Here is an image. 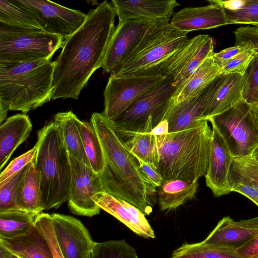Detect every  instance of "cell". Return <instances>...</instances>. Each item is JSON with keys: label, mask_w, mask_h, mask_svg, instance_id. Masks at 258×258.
<instances>
[{"label": "cell", "mask_w": 258, "mask_h": 258, "mask_svg": "<svg viewBox=\"0 0 258 258\" xmlns=\"http://www.w3.org/2000/svg\"><path fill=\"white\" fill-rule=\"evenodd\" d=\"M87 15L81 27L65 39L55 61L51 100L78 99L92 75L101 68L116 15L111 3L107 1Z\"/></svg>", "instance_id": "1"}, {"label": "cell", "mask_w": 258, "mask_h": 258, "mask_svg": "<svg viewBox=\"0 0 258 258\" xmlns=\"http://www.w3.org/2000/svg\"><path fill=\"white\" fill-rule=\"evenodd\" d=\"M92 124L103 151L105 167L100 175L103 188L118 199L134 205L144 214L152 211L151 197L155 187L140 170L135 157L123 145L112 122L103 113L91 115Z\"/></svg>", "instance_id": "2"}, {"label": "cell", "mask_w": 258, "mask_h": 258, "mask_svg": "<svg viewBox=\"0 0 258 258\" xmlns=\"http://www.w3.org/2000/svg\"><path fill=\"white\" fill-rule=\"evenodd\" d=\"M55 61L0 60V123L9 110L26 113L51 100Z\"/></svg>", "instance_id": "3"}, {"label": "cell", "mask_w": 258, "mask_h": 258, "mask_svg": "<svg viewBox=\"0 0 258 258\" xmlns=\"http://www.w3.org/2000/svg\"><path fill=\"white\" fill-rule=\"evenodd\" d=\"M204 120L195 126L156 136L158 170L163 180H198L208 169L212 129Z\"/></svg>", "instance_id": "4"}, {"label": "cell", "mask_w": 258, "mask_h": 258, "mask_svg": "<svg viewBox=\"0 0 258 258\" xmlns=\"http://www.w3.org/2000/svg\"><path fill=\"white\" fill-rule=\"evenodd\" d=\"M36 144L35 167L40 179L43 210L57 209L68 202L70 196L69 154L53 121L37 132Z\"/></svg>", "instance_id": "5"}, {"label": "cell", "mask_w": 258, "mask_h": 258, "mask_svg": "<svg viewBox=\"0 0 258 258\" xmlns=\"http://www.w3.org/2000/svg\"><path fill=\"white\" fill-rule=\"evenodd\" d=\"M170 22L152 27L121 68L112 76L122 77L162 76L169 57L188 39Z\"/></svg>", "instance_id": "6"}, {"label": "cell", "mask_w": 258, "mask_h": 258, "mask_svg": "<svg viewBox=\"0 0 258 258\" xmlns=\"http://www.w3.org/2000/svg\"><path fill=\"white\" fill-rule=\"evenodd\" d=\"M63 44L62 37L42 29L24 28L0 23V60L28 62L51 59Z\"/></svg>", "instance_id": "7"}, {"label": "cell", "mask_w": 258, "mask_h": 258, "mask_svg": "<svg viewBox=\"0 0 258 258\" xmlns=\"http://www.w3.org/2000/svg\"><path fill=\"white\" fill-rule=\"evenodd\" d=\"M208 121L217 129L235 158L250 156L258 145L254 107L243 99Z\"/></svg>", "instance_id": "8"}, {"label": "cell", "mask_w": 258, "mask_h": 258, "mask_svg": "<svg viewBox=\"0 0 258 258\" xmlns=\"http://www.w3.org/2000/svg\"><path fill=\"white\" fill-rule=\"evenodd\" d=\"M160 22H164L119 20L114 28L101 66L103 73L114 74L138 46L149 30Z\"/></svg>", "instance_id": "9"}, {"label": "cell", "mask_w": 258, "mask_h": 258, "mask_svg": "<svg viewBox=\"0 0 258 258\" xmlns=\"http://www.w3.org/2000/svg\"><path fill=\"white\" fill-rule=\"evenodd\" d=\"M166 77H122L110 75L104 91L102 112L110 121L119 116L136 100Z\"/></svg>", "instance_id": "10"}, {"label": "cell", "mask_w": 258, "mask_h": 258, "mask_svg": "<svg viewBox=\"0 0 258 258\" xmlns=\"http://www.w3.org/2000/svg\"><path fill=\"white\" fill-rule=\"evenodd\" d=\"M69 158L71 187L68 205L70 211L78 216L92 217L99 214L101 209L92 197L104 191L100 175L70 155Z\"/></svg>", "instance_id": "11"}, {"label": "cell", "mask_w": 258, "mask_h": 258, "mask_svg": "<svg viewBox=\"0 0 258 258\" xmlns=\"http://www.w3.org/2000/svg\"><path fill=\"white\" fill-rule=\"evenodd\" d=\"M171 78H166L139 97L115 120V129L132 131L144 125L159 107L171 98L177 87Z\"/></svg>", "instance_id": "12"}, {"label": "cell", "mask_w": 258, "mask_h": 258, "mask_svg": "<svg viewBox=\"0 0 258 258\" xmlns=\"http://www.w3.org/2000/svg\"><path fill=\"white\" fill-rule=\"evenodd\" d=\"M36 17L46 32L67 39L85 22L87 15L47 0H19Z\"/></svg>", "instance_id": "13"}, {"label": "cell", "mask_w": 258, "mask_h": 258, "mask_svg": "<svg viewBox=\"0 0 258 258\" xmlns=\"http://www.w3.org/2000/svg\"><path fill=\"white\" fill-rule=\"evenodd\" d=\"M214 53L213 40L210 36L200 34L188 38L168 59L161 75L172 78L178 85Z\"/></svg>", "instance_id": "14"}, {"label": "cell", "mask_w": 258, "mask_h": 258, "mask_svg": "<svg viewBox=\"0 0 258 258\" xmlns=\"http://www.w3.org/2000/svg\"><path fill=\"white\" fill-rule=\"evenodd\" d=\"M52 224L64 258H90L95 242L78 219L68 215L51 214Z\"/></svg>", "instance_id": "15"}, {"label": "cell", "mask_w": 258, "mask_h": 258, "mask_svg": "<svg viewBox=\"0 0 258 258\" xmlns=\"http://www.w3.org/2000/svg\"><path fill=\"white\" fill-rule=\"evenodd\" d=\"M243 75L228 74L217 76L204 91V120L234 106L242 99Z\"/></svg>", "instance_id": "16"}, {"label": "cell", "mask_w": 258, "mask_h": 258, "mask_svg": "<svg viewBox=\"0 0 258 258\" xmlns=\"http://www.w3.org/2000/svg\"><path fill=\"white\" fill-rule=\"evenodd\" d=\"M204 91L198 95L177 103L170 98L152 116L153 128L160 121L166 120L168 133H173L195 126L204 121Z\"/></svg>", "instance_id": "17"}, {"label": "cell", "mask_w": 258, "mask_h": 258, "mask_svg": "<svg viewBox=\"0 0 258 258\" xmlns=\"http://www.w3.org/2000/svg\"><path fill=\"white\" fill-rule=\"evenodd\" d=\"M212 138L209 165L205 176L207 186L219 197L231 192L229 181L230 169L234 157L215 127Z\"/></svg>", "instance_id": "18"}, {"label": "cell", "mask_w": 258, "mask_h": 258, "mask_svg": "<svg viewBox=\"0 0 258 258\" xmlns=\"http://www.w3.org/2000/svg\"><path fill=\"white\" fill-rule=\"evenodd\" d=\"M258 233V216L236 221L224 217L201 242L205 245L235 250Z\"/></svg>", "instance_id": "19"}, {"label": "cell", "mask_w": 258, "mask_h": 258, "mask_svg": "<svg viewBox=\"0 0 258 258\" xmlns=\"http://www.w3.org/2000/svg\"><path fill=\"white\" fill-rule=\"evenodd\" d=\"M92 199L101 209L124 224L134 233L146 238H154L155 233L142 211L124 200L106 192L94 195Z\"/></svg>", "instance_id": "20"}, {"label": "cell", "mask_w": 258, "mask_h": 258, "mask_svg": "<svg viewBox=\"0 0 258 258\" xmlns=\"http://www.w3.org/2000/svg\"><path fill=\"white\" fill-rule=\"evenodd\" d=\"M209 5L187 7L175 13L169 23L184 32L215 28L227 25L224 9L218 0H209Z\"/></svg>", "instance_id": "21"}, {"label": "cell", "mask_w": 258, "mask_h": 258, "mask_svg": "<svg viewBox=\"0 0 258 258\" xmlns=\"http://www.w3.org/2000/svg\"><path fill=\"white\" fill-rule=\"evenodd\" d=\"M119 20L168 22L180 6L175 0H134L111 1Z\"/></svg>", "instance_id": "22"}, {"label": "cell", "mask_w": 258, "mask_h": 258, "mask_svg": "<svg viewBox=\"0 0 258 258\" xmlns=\"http://www.w3.org/2000/svg\"><path fill=\"white\" fill-rule=\"evenodd\" d=\"M152 128V116H150L144 125L136 130H114L123 145L136 159L157 168L159 149L156 136L151 134Z\"/></svg>", "instance_id": "23"}, {"label": "cell", "mask_w": 258, "mask_h": 258, "mask_svg": "<svg viewBox=\"0 0 258 258\" xmlns=\"http://www.w3.org/2000/svg\"><path fill=\"white\" fill-rule=\"evenodd\" d=\"M32 124L28 115L17 114L7 118L0 126V169L14 152L29 136Z\"/></svg>", "instance_id": "24"}, {"label": "cell", "mask_w": 258, "mask_h": 258, "mask_svg": "<svg viewBox=\"0 0 258 258\" xmlns=\"http://www.w3.org/2000/svg\"><path fill=\"white\" fill-rule=\"evenodd\" d=\"M80 120L72 111L57 113L53 122L58 130L69 154L91 167L84 148Z\"/></svg>", "instance_id": "25"}, {"label": "cell", "mask_w": 258, "mask_h": 258, "mask_svg": "<svg viewBox=\"0 0 258 258\" xmlns=\"http://www.w3.org/2000/svg\"><path fill=\"white\" fill-rule=\"evenodd\" d=\"M0 245L18 258H53L47 241L36 226L24 235L0 237Z\"/></svg>", "instance_id": "26"}, {"label": "cell", "mask_w": 258, "mask_h": 258, "mask_svg": "<svg viewBox=\"0 0 258 258\" xmlns=\"http://www.w3.org/2000/svg\"><path fill=\"white\" fill-rule=\"evenodd\" d=\"M219 75V68L213 55L208 57L188 77L178 85L171 100L177 103L199 95Z\"/></svg>", "instance_id": "27"}, {"label": "cell", "mask_w": 258, "mask_h": 258, "mask_svg": "<svg viewBox=\"0 0 258 258\" xmlns=\"http://www.w3.org/2000/svg\"><path fill=\"white\" fill-rule=\"evenodd\" d=\"M198 186V180H163L157 189L160 209L162 211L175 209L192 199Z\"/></svg>", "instance_id": "28"}, {"label": "cell", "mask_w": 258, "mask_h": 258, "mask_svg": "<svg viewBox=\"0 0 258 258\" xmlns=\"http://www.w3.org/2000/svg\"><path fill=\"white\" fill-rule=\"evenodd\" d=\"M18 207L37 214L44 210L40 179L35 167V158L27 165L22 178L18 194Z\"/></svg>", "instance_id": "29"}, {"label": "cell", "mask_w": 258, "mask_h": 258, "mask_svg": "<svg viewBox=\"0 0 258 258\" xmlns=\"http://www.w3.org/2000/svg\"><path fill=\"white\" fill-rule=\"evenodd\" d=\"M38 214L21 209L0 211V237L13 238L27 234L35 227Z\"/></svg>", "instance_id": "30"}, {"label": "cell", "mask_w": 258, "mask_h": 258, "mask_svg": "<svg viewBox=\"0 0 258 258\" xmlns=\"http://www.w3.org/2000/svg\"><path fill=\"white\" fill-rule=\"evenodd\" d=\"M0 23L24 28L42 29L35 15L19 0L0 1Z\"/></svg>", "instance_id": "31"}, {"label": "cell", "mask_w": 258, "mask_h": 258, "mask_svg": "<svg viewBox=\"0 0 258 258\" xmlns=\"http://www.w3.org/2000/svg\"><path fill=\"white\" fill-rule=\"evenodd\" d=\"M84 148L92 169L99 175L105 167L101 145L91 122L81 121L80 124Z\"/></svg>", "instance_id": "32"}, {"label": "cell", "mask_w": 258, "mask_h": 258, "mask_svg": "<svg viewBox=\"0 0 258 258\" xmlns=\"http://www.w3.org/2000/svg\"><path fill=\"white\" fill-rule=\"evenodd\" d=\"M171 258H241L235 250L207 245L201 242L184 243L175 250Z\"/></svg>", "instance_id": "33"}, {"label": "cell", "mask_w": 258, "mask_h": 258, "mask_svg": "<svg viewBox=\"0 0 258 258\" xmlns=\"http://www.w3.org/2000/svg\"><path fill=\"white\" fill-rule=\"evenodd\" d=\"M90 258H139L136 250L124 239L95 242Z\"/></svg>", "instance_id": "34"}, {"label": "cell", "mask_w": 258, "mask_h": 258, "mask_svg": "<svg viewBox=\"0 0 258 258\" xmlns=\"http://www.w3.org/2000/svg\"><path fill=\"white\" fill-rule=\"evenodd\" d=\"M26 166L0 183V211L19 209V189Z\"/></svg>", "instance_id": "35"}, {"label": "cell", "mask_w": 258, "mask_h": 258, "mask_svg": "<svg viewBox=\"0 0 258 258\" xmlns=\"http://www.w3.org/2000/svg\"><path fill=\"white\" fill-rule=\"evenodd\" d=\"M224 11L227 25L246 24L258 27V0H245L241 9Z\"/></svg>", "instance_id": "36"}, {"label": "cell", "mask_w": 258, "mask_h": 258, "mask_svg": "<svg viewBox=\"0 0 258 258\" xmlns=\"http://www.w3.org/2000/svg\"><path fill=\"white\" fill-rule=\"evenodd\" d=\"M242 99L249 104H258V54L243 75Z\"/></svg>", "instance_id": "37"}, {"label": "cell", "mask_w": 258, "mask_h": 258, "mask_svg": "<svg viewBox=\"0 0 258 258\" xmlns=\"http://www.w3.org/2000/svg\"><path fill=\"white\" fill-rule=\"evenodd\" d=\"M35 225L47 241L53 257L64 258L56 238L51 215L39 213L36 217Z\"/></svg>", "instance_id": "38"}, {"label": "cell", "mask_w": 258, "mask_h": 258, "mask_svg": "<svg viewBox=\"0 0 258 258\" xmlns=\"http://www.w3.org/2000/svg\"><path fill=\"white\" fill-rule=\"evenodd\" d=\"M257 54V51L251 47L237 54L219 68V74L236 73L243 75L249 64Z\"/></svg>", "instance_id": "39"}, {"label": "cell", "mask_w": 258, "mask_h": 258, "mask_svg": "<svg viewBox=\"0 0 258 258\" xmlns=\"http://www.w3.org/2000/svg\"><path fill=\"white\" fill-rule=\"evenodd\" d=\"M230 169L245 177L258 190V162L250 156L234 158Z\"/></svg>", "instance_id": "40"}, {"label": "cell", "mask_w": 258, "mask_h": 258, "mask_svg": "<svg viewBox=\"0 0 258 258\" xmlns=\"http://www.w3.org/2000/svg\"><path fill=\"white\" fill-rule=\"evenodd\" d=\"M38 146L35 145L30 150L13 160L0 174V183L24 169L36 157Z\"/></svg>", "instance_id": "41"}, {"label": "cell", "mask_w": 258, "mask_h": 258, "mask_svg": "<svg viewBox=\"0 0 258 258\" xmlns=\"http://www.w3.org/2000/svg\"><path fill=\"white\" fill-rule=\"evenodd\" d=\"M229 181L231 191L243 195L258 206V190L245 177L230 169Z\"/></svg>", "instance_id": "42"}, {"label": "cell", "mask_w": 258, "mask_h": 258, "mask_svg": "<svg viewBox=\"0 0 258 258\" xmlns=\"http://www.w3.org/2000/svg\"><path fill=\"white\" fill-rule=\"evenodd\" d=\"M235 45H247L258 53V28L255 26H241L234 32Z\"/></svg>", "instance_id": "43"}, {"label": "cell", "mask_w": 258, "mask_h": 258, "mask_svg": "<svg viewBox=\"0 0 258 258\" xmlns=\"http://www.w3.org/2000/svg\"><path fill=\"white\" fill-rule=\"evenodd\" d=\"M251 48L247 45H235L218 52H214L213 58L216 65L219 68L237 54Z\"/></svg>", "instance_id": "44"}, {"label": "cell", "mask_w": 258, "mask_h": 258, "mask_svg": "<svg viewBox=\"0 0 258 258\" xmlns=\"http://www.w3.org/2000/svg\"><path fill=\"white\" fill-rule=\"evenodd\" d=\"M139 167L146 178L156 187L160 186L163 179L159 172L158 168L155 166L145 162L143 161L136 159Z\"/></svg>", "instance_id": "45"}, {"label": "cell", "mask_w": 258, "mask_h": 258, "mask_svg": "<svg viewBox=\"0 0 258 258\" xmlns=\"http://www.w3.org/2000/svg\"><path fill=\"white\" fill-rule=\"evenodd\" d=\"M235 251L241 258H252L257 256L258 255V233Z\"/></svg>", "instance_id": "46"}, {"label": "cell", "mask_w": 258, "mask_h": 258, "mask_svg": "<svg viewBox=\"0 0 258 258\" xmlns=\"http://www.w3.org/2000/svg\"><path fill=\"white\" fill-rule=\"evenodd\" d=\"M218 2L225 10L233 11L241 9L245 5V0H218Z\"/></svg>", "instance_id": "47"}, {"label": "cell", "mask_w": 258, "mask_h": 258, "mask_svg": "<svg viewBox=\"0 0 258 258\" xmlns=\"http://www.w3.org/2000/svg\"><path fill=\"white\" fill-rule=\"evenodd\" d=\"M168 130V122L166 120H164L152 128L151 134L155 136H163L167 134Z\"/></svg>", "instance_id": "48"}, {"label": "cell", "mask_w": 258, "mask_h": 258, "mask_svg": "<svg viewBox=\"0 0 258 258\" xmlns=\"http://www.w3.org/2000/svg\"><path fill=\"white\" fill-rule=\"evenodd\" d=\"M0 258H18L17 256L0 245Z\"/></svg>", "instance_id": "49"}, {"label": "cell", "mask_w": 258, "mask_h": 258, "mask_svg": "<svg viewBox=\"0 0 258 258\" xmlns=\"http://www.w3.org/2000/svg\"><path fill=\"white\" fill-rule=\"evenodd\" d=\"M250 156L256 161L258 162V145L253 150Z\"/></svg>", "instance_id": "50"}, {"label": "cell", "mask_w": 258, "mask_h": 258, "mask_svg": "<svg viewBox=\"0 0 258 258\" xmlns=\"http://www.w3.org/2000/svg\"><path fill=\"white\" fill-rule=\"evenodd\" d=\"M254 111H255L256 119L257 123L258 125V104L256 106H254Z\"/></svg>", "instance_id": "51"}, {"label": "cell", "mask_w": 258, "mask_h": 258, "mask_svg": "<svg viewBox=\"0 0 258 258\" xmlns=\"http://www.w3.org/2000/svg\"><path fill=\"white\" fill-rule=\"evenodd\" d=\"M252 258H258V255L257 256H255L252 257Z\"/></svg>", "instance_id": "52"}, {"label": "cell", "mask_w": 258, "mask_h": 258, "mask_svg": "<svg viewBox=\"0 0 258 258\" xmlns=\"http://www.w3.org/2000/svg\"><path fill=\"white\" fill-rule=\"evenodd\" d=\"M258 28V27H257Z\"/></svg>", "instance_id": "53"}]
</instances>
